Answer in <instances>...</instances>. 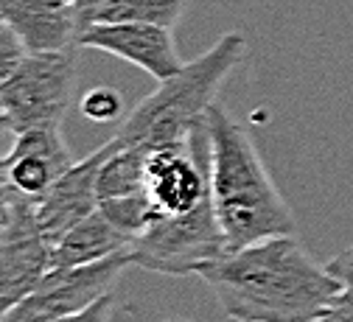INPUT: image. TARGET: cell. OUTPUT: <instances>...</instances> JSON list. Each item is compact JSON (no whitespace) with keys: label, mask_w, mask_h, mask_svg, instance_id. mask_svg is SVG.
Listing matches in <instances>:
<instances>
[{"label":"cell","mask_w":353,"mask_h":322,"mask_svg":"<svg viewBox=\"0 0 353 322\" xmlns=\"http://www.w3.org/2000/svg\"><path fill=\"white\" fill-rule=\"evenodd\" d=\"M325 319H328V322H353V292H350V289H342V292L334 297V303H331Z\"/></svg>","instance_id":"cell-18"},{"label":"cell","mask_w":353,"mask_h":322,"mask_svg":"<svg viewBox=\"0 0 353 322\" xmlns=\"http://www.w3.org/2000/svg\"><path fill=\"white\" fill-rule=\"evenodd\" d=\"M247 57V39L239 31L219 37L194 62L183 65L174 76L157 81L160 87L146 96L118 129L121 146H163L185 137L194 123L208 118V110L216 104L219 87Z\"/></svg>","instance_id":"cell-3"},{"label":"cell","mask_w":353,"mask_h":322,"mask_svg":"<svg viewBox=\"0 0 353 322\" xmlns=\"http://www.w3.org/2000/svg\"><path fill=\"white\" fill-rule=\"evenodd\" d=\"M112 308H115V297L112 294H104L96 303L87 305V308H81L76 314H68V316H59L54 322H110Z\"/></svg>","instance_id":"cell-16"},{"label":"cell","mask_w":353,"mask_h":322,"mask_svg":"<svg viewBox=\"0 0 353 322\" xmlns=\"http://www.w3.org/2000/svg\"><path fill=\"white\" fill-rule=\"evenodd\" d=\"M185 9L188 0H101V3L79 12V23L81 31L93 23H152L174 28Z\"/></svg>","instance_id":"cell-13"},{"label":"cell","mask_w":353,"mask_h":322,"mask_svg":"<svg viewBox=\"0 0 353 322\" xmlns=\"http://www.w3.org/2000/svg\"><path fill=\"white\" fill-rule=\"evenodd\" d=\"M59 3H68V6H76V3H79V0H59Z\"/></svg>","instance_id":"cell-22"},{"label":"cell","mask_w":353,"mask_h":322,"mask_svg":"<svg viewBox=\"0 0 353 322\" xmlns=\"http://www.w3.org/2000/svg\"><path fill=\"white\" fill-rule=\"evenodd\" d=\"M73 163L76 160L62 141V129L17 132L14 143L3 154L6 185L23 197L39 199Z\"/></svg>","instance_id":"cell-10"},{"label":"cell","mask_w":353,"mask_h":322,"mask_svg":"<svg viewBox=\"0 0 353 322\" xmlns=\"http://www.w3.org/2000/svg\"><path fill=\"white\" fill-rule=\"evenodd\" d=\"M132 266L160 274H196L202 266L230 252L219 224L213 194L188 213L154 216L129 244Z\"/></svg>","instance_id":"cell-4"},{"label":"cell","mask_w":353,"mask_h":322,"mask_svg":"<svg viewBox=\"0 0 353 322\" xmlns=\"http://www.w3.org/2000/svg\"><path fill=\"white\" fill-rule=\"evenodd\" d=\"M132 266L129 252L110 255L84 266L48 269L42 278L0 322H54L59 316L76 314L96 303L104 294H112L121 272Z\"/></svg>","instance_id":"cell-6"},{"label":"cell","mask_w":353,"mask_h":322,"mask_svg":"<svg viewBox=\"0 0 353 322\" xmlns=\"http://www.w3.org/2000/svg\"><path fill=\"white\" fill-rule=\"evenodd\" d=\"M0 17L14 28L26 51L79 48L81 23L76 6L59 0H0Z\"/></svg>","instance_id":"cell-11"},{"label":"cell","mask_w":353,"mask_h":322,"mask_svg":"<svg viewBox=\"0 0 353 322\" xmlns=\"http://www.w3.org/2000/svg\"><path fill=\"white\" fill-rule=\"evenodd\" d=\"M168 322H176V319H168Z\"/></svg>","instance_id":"cell-24"},{"label":"cell","mask_w":353,"mask_h":322,"mask_svg":"<svg viewBox=\"0 0 353 322\" xmlns=\"http://www.w3.org/2000/svg\"><path fill=\"white\" fill-rule=\"evenodd\" d=\"M129 244L132 239L126 233H121L101 210H93L51 247V269L96 263L129 250Z\"/></svg>","instance_id":"cell-12"},{"label":"cell","mask_w":353,"mask_h":322,"mask_svg":"<svg viewBox=\"0 0 353 322\" xmlns=\"http://www.w3.org/2000/svg\"><path fill=\"white\" fill-rule=\"evenodd\" d=\"M76 76V48L28 51L9 81L0 87V110L12 132L62 129Z\"/></svg>","instance_id":"cell-5"},{"label":"cell","mask_w":353,"mask_h":322,"mask_svg":"<svg viewBox=\"0 0 353 322\" xmlns=\"http://www.w3.org/2000/svg\"><path fill=\"white\" fill-rule=\"evenodd\" d=\"M79 48L112 54L163 81L183 68L168 26L152 23H93L79 37Z\"/></svg>","instance_id":"cell-9"},{"label":"cell","mask_w":353,"mask_h":322,"mask_svg":"<svg viewBox=\"0 0 353 322\" xmlns=\"http://www.w3.org/2000/svg\"><path fill=\"white\" fill-rule=\"evenodd\" d=\"M210 132V194L219 224L230 250L263 239L294 236V213L275 188L252 137L213 104L208 110Z\"/></svg>","instance_id":"cell-2"},{"label":"cell","mask_w":353,"mask_h":322,"mask_svg":"<svg viewBox=\"0 0 353 322\" xmlns=\"http://www.w3.org/2000/svg\"><path fill=\"white\" fill-rule=\"evenodd\" d=\"M51 269V244L37 224V199L9 188V224L0 244V319Z\"/></svg>","instance_id":"cell-7"},{"label":"cell","mask_w":353,"mask_h":322,"mask_svg":"<svg viewBox=\"0 0 353 322\" xmlns=\"http://www.w3.org/2000/svg\"><path fill=\"white\" fill-rule=\"evenodd\" d=\"M314 322H328V319H325V316H323V319H314Z\"/></svg>","instance_id":"cell-23"},{"label":"cell","mask_w":353,"mask_h":322,"mask_svg":"<svg viewBox=\"0 0 353 322\" xmlns=\"http://www.w3.org/2000/svg\"><path fill=\"white\" fill-rule=\"evenodd\" d=\"M79 107H81V115L84 118H90L96 123H110L123 110L121 96L115 93V90H110V87H93L90 93L81 96V104Z\"/></svg>","instance_id":"cell-14"},{"label":"cell","mask_w":353,"mask_h":322,"mask_svg":"<svg viewBox=\"0 0 353 322\" xmlns=\"http://www.w3.org/2000/svg\"><path fill=\"white\" fill-rule=\"evenodd\" d=\"M26 45L23 39L14 34V28L0 17V87H3L9 81V76L17 70V65L23 62L26 57Z\"/></svg>","instance_id":"cell-15"},{"label":"cell","mask_w":353,"mask_h":322,"mask_svg":"<svg viewBox=\"0 0 353 322\" xmlns=\"http://www.w3.org/2000/svg\"><path fill=\"white\" fill-rule=\"evenodd\" d=\"M199 278L239 322H314L342 292L294 236L263 239L202 266Z\"/></svg>","instance_id":"cell-1"},{"label":"cell","mask_w":353,"mask_h":322,"mask_svg":"<svg viewBox=\"0 0 353 322\" xmlns=\"http://www.w3.org/2000/svg\"><path fill=\"white\" fill-rule=\"evenodd\" d=\"M96 3H101V0H79V3H76V12H84V9L96 6Z\"/></svg>","instance_id":"cell-21"},{"label":"cell","mask_w":353,"mask_h":322,"mask_svg":"<svg viewBox=\"0 0 353 322\" xmlns=\"http://www.w3.org/2000/svg\"><path fill=\"white\" fill-rule=\"evenodd\" d=\"M12 132V123H9V118H6V112L3 110H0V141H3V137ZM14 134V132H12Z\"/></svg>","instance_id":"cell-20"},{"label":"cell","mask_w":353,"mask_h":322,"mask_svg":"<svg viewBox=\"0 0 353 322\" xmlns=\"http://www.w3.org/2000/svg\"><path fill=\"white\" fill-rule=\"evenodd\" d=\"M325 266H328V272L334 274V278L339 281L342 289H350L353 292V247H347L339 255H334Z\"/></svg>","instance_id":"cell-17"},{"label":"cell","mask_w":353,"mask_h":322,"mask_svg":"<svg viewBox=\"0 0 353 322\" xmlns=\"http://www.w3.org/2000/svg\"><path fill=\"white\" fill-rule=\"evenodd\" d=\"M3 141H0V244H3V233L9 224V185H6V174H3Z\"/></svg>","instance_id":"cell-19"},{"label":"cell","mask_w":353,"mask_h":322,"mask_svg":"<svg viewBox=\"0 0 353 322\" xmlns=\"http://www.w3.org/2000/svg\"><path fill=\"white\" fill-rule=\"evenodd\" d=\"M118 141H107L101 149L87 154L84 160H76L46 197L37 199V224L39 233L51 247L68 233L73 224H79L84 216L99 210V174L104 160L115 152Z\"/></svg>","instance_id":"cell-8"}]
</instances>
